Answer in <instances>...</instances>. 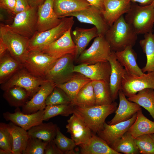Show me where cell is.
<instances>
[{"label": "cell", "mask_w": 154, "mask_h": 154, "mask_svg": "<svg viewBox=\"0 0 154 154\" xmlns=\"http://www.w3.org/2000/svg\"><path fill=\"white\" fill-rule=\"evenodd\" d=\"M53 9L60 18L67 17L71 13L80 11L90 5L86 0H53Z\"/></svg>", "instance_id": "obj_23"}, {"label": "cell", "mask_w": 154, "mask_h": 154, "mask_svg": "<svg viewBox=\"0 0 154 154\" xmlns=\"http://www.w3.org/2000/svg\"><path fill=\"white\" fill-rule=\"evenodd\" d=\"M131 0H105L104 17L109 27L124 13L129 10Z\"/></svg>", "instance_id": "obj_20"}, {"label": "cell", "mask_w": 154, "mask_h": 154, "mask_svg": "<svg viewBox=\"0 0 154 154\" xmlns=\"http://www.w3.org/2000/svg\"><path fill=\"white\" fill-rule=\"evenodd\" d=\"M48 142L37 138L29 137L22 154H44L45 149Z\"/></svg>", "instance_id": "obj_42"}, {"label": "cell", "mask_w": 154, "mask_h": 154, "mask_svg": "<svg viewBox=\"0 0 154 154\" xmlns=\"http://www.w3.org/2000/svg\"><path fill=\"white\" fill-rule=\"evenodd\" d=\"M95 99V105L111 104L113 102L109 83L104 80H92Z\"/></svg>", "instance_id": "obj_35"}, {"label": "cell", "mask_w": 154, "mask_h": 154, "mask_svg": "<svg viewBox=\"0 0 154 154\" xmlns=\"http://www.w3.org/2000/svg\"><path fill=\"white\" fill-rule=\"evenodd\" d=\"M147 88L154 89V71L137 76L133 75L125 70L121 89L126 97L129 98Z\"/></svg>", "instance_id": "obj_11"}, {"label": "cell", "mask_w": 154, "mask_h": 154, "mask_svg": "<svg viewBox=\"0 0 154 154\" xmlns=\"http://www.w3.org/2000/svg\"><path fill=\"white\" fill-rule=\"evenodd\" d=\"M70 16L75 17L81 23L94 25L97 28L98 36H105L110 27L102 12L93 6L90 5L86 9L69 14L67 17Z\"/></svg>", "instance_id": "obj_12"}, {"label": "cell", "mask_w": 154, "mask_h": 154, "mask_svg": "<svg viewBox=\"0 0 154 154\" xmlns=\"http://www.w3.org/2000/svg\"><path fill=\"white\" fill-rule=\"evenodd\" d=\"M63 154L58 147L53 139L48 142L44 150V154Z\"/></svg>", "instance_id": "obj_44"}, {"label": "cell", "mask_w": 154, "mask_h": 154, "mask_svg": "<svg viewBox=\"0 0 154 154\" xmlns=\"http://www.w3.org/2000/svg\"><path fill=\"white\" fill-rule=\"evenodd\" d=\"M16 6L13 13V14L15 15L30 7L28 4L27 0H16Z\"/></svg>", "instance_id": "obj_46"}, {"label": "cell", "mask_w": 154, "mask_h": 154, "mask_svg": "<svg viewBox=\"0 0 154 154\" xmlns=\"http://www.w3.org/2000/svg\"><path fill=\"white\" fill-rule=\"evenodd\" d=\"M92 80L83 74L75 72L72 76L67 81L58 85L57 87L63 90L71 100V104L81 89Z\"/></svg>", "instance_id": "obj_27"}, {"label": "cell", "mask_w": 154, "mask_h": 154, "mask_svg": "<svg viewBox=\"0 0 154 154\" xmlns=\"http://www.w3.org/2000/svg\"><path fill=\"white\" fill-rule=\"evenodd\" d=\"M67 122V132L70 134L76 145L86 144L89 141L93 133L75 114H73Z\"/></svg>", "instance_id": "obj_19"}, {"label": "cell", "mask_w": 154, "mask_h": 154, "mask_svg": "<svg viewBox=\"0 0 154 154\" xmlns=\"http://www.w3.org/2000/svg\"><path fill=\"white\" fill-rule=\"evenodd\" d=\"M68 17L62 18L60 23L56 27L42 32L36 31L30 39L28 51L40 50L62 36L74 23L73 17Z\"/></svg>", "instance_id": "obj_4"}, {"label": "cell", "mask_w": 154, "mask_h": 154, "mask_svg": "<svg viewBox=\"0 0 154 154\" xmlns=\"http://www.w3.org/2000/svg\"><path fill=\"white\" fill-rule=\"evenodd\" d=\"M149 135L154 141V134H151Z\"/></svg>", "instance_id": "obj_52"}, {"label": "cell", "mask_w": 154, "mask_h": 154, "mask_svg": "<svg viewBox=\"0 0 154 154\" xmlns=\"http://www.w3.org/2000/svg\"><path fill=\"white\" fill-rule=\"evenodd\" d=\"M13 140L8 124L0 123V149L12 154Z\"/></svg>", "instance_id": "obj_43"}, {"label": "cell", "mask_w": 154, "mask_h": 154, "mask_svg": "<svg viewBox=\"0 0 154 154\" xmlns=\"http://www.w3.org/2000/svg\"><path fill=\"white\" fill-rule=\"evenodd\" d=\"M72 28L57 40L39 50L57 58L67 54L75 56L76 48L71 35Z\"/></svg>", "instance_id": "obj_13"}, {"label": "cell", "mask_w": 154, "mask_h": 154, "mask_svg": "<svg viewBox=\"0 0 154 154\" xmlns=\"http://www.w3.org/2000/svg\"><path fill=\"white\" fill-rule=\"evenodd\" d=\"M139 43L147 58L146 64L142 69L143 72L154 71V34L152 32L144 34Z\"/></svg>", "instance_id": "obj_33"}, {"label": "cell", "mask_w": 154, "mask_h": 154, "mask_svg": "<svg viewBox=\"0 0 154 154\" xmlns=\"http://www.w3.org/2000/svg\"><path fill=\"white\" fill-rule=\"evenodd\" d=\"M54 141L58 149L64 154H75L74 149L76 146L74 141L65 136L58 127Z\"/></svg>", "instance_id": "obj_39"}, {"label": "cell", "mask_w": 154, "mask_h": 154, "mask_svg": "<svg viewBox=\"0 0 154 154\" xmlns=\"http://www.w3.org/2000/svg\"><path fill=\"white\" fill-rule=\"evenodd\" d=\"M16 3V0H0V8L13 13Z\"/></svg>", "instance_id": "obj_45"}, {"label": "cell", "mask_w": 154, "mask_h": 154, "mask_svg": "<svg viewBox=\"0 0 154 154\" xmlns=\"http://www.w3.org/2000/svg\"><path fill=\"white\" fill-rule=\"evenodd\" d=\"M58 58L39 50H29L23 64L32 74L44 79L46 72Z\"/></svg>", "instance_id": "obj_9"}, {"label": "cell", "mask_w": 154, "mask_h": 154, "mask_svg": "<svg viewBox=\"0 0 154 154\" xmlns=\"http://www.w3.org/2000/svg\"><path fill=\"white\" fill-rule=\"evenodd\" d=\"M117 106V104L115 101L109 105L87 107L74 106L73 114L83 122L93 133H97L103 129L106 118L115 112Z\"/></svg>", "instance_id": "obj_1"}, {"label": "cell", "mask_w": 154, "mask_h": 154, "mask_svg": "<svg viewBox=\"0 0 154 154\" xmlns=\"http://www.w3.org/2000/svg\"><path fill=\"white\" fill-rule=\"evenodd\" d=\"M71 104L81 107H87L95 105V97L92 81L81 89Z\"/></svg>", "instance_id": "obj_37"}, {"label": "cell", "mask_w": 154, "mask_h": 154, "mask_svg": "<svg viewBox=\"0 0 154 154\" xmlns=\"http://www.w3.org/2000/svg\"><path fill=\"white\" fill-rule=\"evenodd\" d=\"M137 113L126 121L110 125L105 122L103 128L97 134L110 146L128 130L135 120Z\"/></svg>", "instance_id": "obj_18"}, {"label": "cell", "mask_w": 154, "mask_h": 154, "mask_svg": "<svg viewBox=\"0 0 154 154\" xmlns=\"http://www.w3.org/2000/svg\"><path fill=\"white\" fill-rule=\"evenodd\" d=\"M0 38L7 46L11 56L23 64L28 51L30 39L14 32L3 25L0 27Z\"/></svg>", "instance_id": "obj_5"}, {"label": "cell", "mask_w": 154, "mask_h": 154, "mask_svg": "<svg viewBox=\"0 0 154 154\" xmlns=\"http://www.w3.org/2000/svg\"><path fill=\"white\" fill-rule=\"evenodd\" d=\"M71 100L61 88L55 86L47 96L46 100V106L60 104H70Z\"/></svg>", "instance_id": "obj_40"}, {"label": "cell", "mask_w": 154, "mask_h": 154, "mask_svg": "<svg viewBox=\"0 0 154 154\" xmlns=\"http://www.w3.org/2000/svg\"><path fill=\"white\" fill-rule=\"evenodd\" d=\"M115 151L125 154L139 153L135 138L127 131L121 138L116 140L110 146Z\"/></svg>", "instance_id": "obj_36"}, {"label": "cell", "mask_w": 154, "mask_h": 154, "mask_svg": "<svg viewBox=\"0 0 154 154\" xmlns=\"http://www.w3.org/2000/svg\"><path fill=\"white\" fill-rule=\"evenodd\" d=\"M38 7H30L15 15L11 25H5L11 30L30 39L37 31Z\"/></svg>", "instance_id": "obj_7"}, {"label": "cell", "mask_w": 154, "mask_h": 154, "mask_svg": "<svg viewBox=\"0 0 154 154\" xmlns=\"http://www.w3.org/2000/svg\"><path fill=\"white\" fill-rule=\"evenodd\" d=\"M58 127L52 122H42L33 127L28 131L29 137L37 138L48 142L55 138Z\"/></svg>", "instance_id": "obj_32"}, {"label": "cell", "mask_w": 154, "mask_h": 154, "mask_svg": "<svg viewBox=\"0 0 154 154\" xmlns=\"http://www.w3.org/2000/svg\"><path fill=\"white\" fill-rule=\"evenodd\" d=\"M46 0H27L29 6L32 7H38L42 4Z\"/></svg>", "instance_id": "obj_48"}, {"label": "cell", "mask_w": 154, "mask_h": 154, "mask_svg": "<svg viewBox=\"0 0 154 154\" xmlns=\"http://www.w3.org/2000/svg\"><path fill=\"white\" fill-rule=\"evenodd\" d=\"M135 140L139 153L154 154V141L149 134L138 136Z\"/></svg>", "instance_id": "obj_41"}, {"label": "cell", "mask_w": 154, "mask_h": 154, "mask_svg": "<svg viewBox=\"0 0 154 154\" xmlns=\"http://www.w3.org/2000/svg\"><path fill=\"white\" fill-rule=\"evenodd\" d=\"M0 154H12V153L10 152L3 150L0 149Z\"/></svg>", "instance_id": "obj_51"}, {"label": "cell", "mask_w": 154, "mask_h": 154, "mask_svg": "<svg viewBox=\"0 0 154 154\" xmlns=\"http://www.w3.org/2000/svg\"><path fill=\"white\" fill-rule=\"evenodd\" d=\"M37 31L41 32L58 25L62 18H59L53 9V0H46L38 7Z\"/></svg>", "instance_id": "obj_15"}, {"label": "cell", "mask_w": 154, "mask_h": 154, "mask_svg": "<svg viewBox=\"0 0 154 154\" xmlns=\"http://www.w3.org/2000/svg\"><path fill=\"white\" fill-rule=\"evenodd\" d=\"M108 61L111 67L109 85L111 97L113 101L114 102L117 99L119 91L121 89L125 70L117 60L114 52L112 51Z\"/></svg>", "instance_id": "obj_22"}, {"label": "cell", "mask_w": 154, "mask_h": 154, "mask_svg": "<svg viewBox=\"0 0 154 154\" xmlns=\"http://www.w3.org/2000/svg\"><path fill=\"white\" fill-rule=\"evenodd\" d=\"M127 99L144 108L154 119V89L146 88Z\"/></svg>", "instance_id": "obj_34"}, {"label": "cell", "mask_w": 154, "mask_h": 154, "mask_svg": "<svg viewBox=\"0 0 154 154\" xmlns=\"http://www.w3.org/2000/svg\"><path fill=\"white\" fill-rule=\"evenodd\" d=\"M13 140V154H22L29 138L28 131L10 121L8 123Z\"/></svg>", "instance_id": "obj_30"}, {"label": "cell", "mask_w": 154, "mask_h": 154, "mask_svg": "<svg viewBox=\"0 0 154 154\" xmlns=\"http://www.w3.org/2000/svg\"><path fill=\"white\" fill-rule=\"evenodd\" d=\"M44 110L30 114L23 113L19 107L16 108L13 113L6 112L3 114L7 121L12 122L27 131L31 127L43 122Z\"/></svg>", "instance_id": "obj_14"}, {"label": "cell", "mask_w": 154, "mask_h": 154, "mask_svg": "<svg viewBox=\"0 0 154 154\" xmlns=\"http://www.w3.org/2000/svg\"><path fill=\"white\" fill-rule=\"evenodd\" d=\"M132 47H128L122 51L114 52L117 60L126 71L133 75L140 76L144 73L137 64V55Z\"/></svg>", "instance_id": "obj_24"}, {"label": "cell", "mask_w": 154, "mask_h": 154, "mask_svg": "<svg viewBox=\"0 0 154 154\" xmlns=\"http://www.w3.org/2000/svg\"><path fill=\"white\" fill-rule=\"evenodd\" d=\"M127 131L134 138L143 135L154 134V121L146 117L141 109L137 112L135 120Z\"/></svg>", "instance_id": "obj_29"}, {"label": "cell", "mask_w": 154, "mask_h": 154, "mask_svg": "<svg viewBox=\"0 0 154 154\" xmlns=\"http://www.w3.org/2000/svg\"><path fill=\"white\" fill-rule=\"evenodd\" d=\"M55 86L52 82L46 80L30 100L22 107V112L30 114L44 110L46 106V99Z\"/></svg>", "instance_id": "obj_17"}, {"label": "cell", "mask_w": 154, "mask_h": 154, "mask_svg": "<svg viewBox=\"0 0 154 154\" xmlns=\"http://www.w3.org/2000/svg\"><path fill=\"white\" fill-rule=\"evenodd\" d=\"M72 39L76 48L75 60L85 49L90 42L98 36L95 27L90 29L76 27L72 32Z\"/></svg>", "instance_id": "obj_25"}, {"label": "cell", "mask_w": 154, "mask_h": 154, "mask_svg": "<svg viewBox=\"0 0 154 154\" xmlns=\"http://www.w3.org/2000/svg\"><path fill=\"white\" fill-rule=\"evenodd\" d=\"M45 81L42 78L33 75L23 67L6 82L1 84L0 88L4 91L14 86L22 87L28 92L31 99Z\"/></svg>", "instance_id": "obj_10"}, {"label": "cell", "mask_w": 154, "mask_h": 154, "mask_svg": "<svg viewBox=\"0 0 154 154\" xmlns=\"http://www.w3.org/2000/svg\"><path fill=\"white\" fill-rule=\"evenodd\" d=\"M74 106L70 104L46 106L44 109L43 121H47L58 115L67 117L73 114Z\"/></svg>", "instance_id": "obj_38"}, {"label": "cell", "mask_w": 154, "mask_h": 154, "mask_svg": "<svg viewBox=\"0 0 154 154\" xmlns=\"http://www.w3.org/2000/svg\"><path fill=\"white\" fill-rule=\"evenodd\" d=\"M137 35L121 16L110 27L105 35L112 51H122L128 47H133Z\"/></svg>", "instance_id": "obj_2"}, {"label": "cell", "mask_w": 154, "mask_h": 154, "mask_svg": "<svg viewBox=\"0 0 154 154\" xmlns=\"http://www.w3.org/2000/svg\"><path fill=\"white\" fill-rule=\"evenodd\" d=\"M124 18L137 35L152 32L154 7L151 5L141 6L136 3L131 2L130 8Z\"/></svg>", "instance_id": "obj_3"}, {"label": "cell", "mask_w": 154, "mask_h": 154, "mask_svg": "<svg viewBox=\"0 0 154 154\" xmlns=\"http://www.w3.org/2000/svg\"><path fill=\"white\" fill-rule=\"evenodd\" d=\"M7 51L8 48L7 46L0 38V58L2 57Z\"/></svg>", "instance_id": "obj_49"}, {"label": "cell", "mask_w": 154, "mask_h": 154, "mask_svg": "<svg viewBox=\"0 0 154 154\" xmlns=\"http://www.w3.org/2000/svg\"><path fill=\"white\" fill-rule=\"evenodd\" d=\"M73 71L82 74L92 80H104L109 83L111 67L108 61L90 65L80 64L74 66Z\"/></svg>", "instance_id": "obj_16"}, {"label": "cell", "mask_w": 154, "mask_h": 154, "mask_svg": "<svg viewBox=\"0 0 154 154\" xmlns=\"http://www.w3.org/2000/svg\"><path fill=\"white\" fill-rule=\"evenodd\" d=\"M75 55L67 54L59 58L46 72L44 79L56 86L69 80L74 75Z\"/></svg>", "instance_id": "obj_8"}, {"label": "cell", "mask_w": 154, "mask_h": 154, "mask_svg": "<svg viewBox=\"0 0 154 154\" xmlns=\"http://www.w3.org/2000/svg\"><path fill=\"white\" fill-rule=\"evenodd\" d=\"M23 67V64L14 59L9 52L8 53L6 52L0 58V84L6 82L16 72Z\"/></svg>", "instance_id": "obj_28"}, {"label": "cell", "mask_w": 154, "mask_h": 154, "mask_svg": "<svg viewBox=\"0 0 154 154\" xmlns=\"http://www.w3.org/2000/svg\"><path fill=\"white\" fill-rule=\"evenodd\" d=\"M153 0H131L132 2L138 3L141 6H147L152 4Z\"/></svg>", "instance_id": "obj_50"}, {"label": "cell", "mask_w": 154, "mask_h": 154, "mask_svg": "<svg viewBox=\"0 0 154 154\" xmlns=\"http://www.w3.org/2000/svg\"><path fill=\"white\" fill-rule=\"evenodd\" d=\"M112 51L105 36H98L90 47L85 49L76 59V62L90 65L108 61Z\"/></svg>", "instance_id": "obj_6"}, {"label": "cell", "mask_w": 154, "mask_h": 154, "mask_svg": "<svg viewBox=\"0 0 154 154\" xmlns=\"http://www.w3.org/2000/svg\"><path fill=\"white\" fill-rule=\"evenodd\" d=\"M3 97L10 106L16 108L23 107L30 98L29 94L26 89L17 86L4 91Z\"/></svg>", "instance_id": "obj_31"}, {"label": "cell", "mask_w": 154, "mask_h": 154, "mask_svg": "<svg viewBox=\"0 0 154 154\" xmlns=\"http://www.w3.org/2000/svg\"><path fill=\"white\" fill-rule=\"evenodd\" d=\"M81 154H121L115 151L103 139L93 133L86 143L79 145Z\"/></svg>", "instance_id": "obj_26"}, {"label": "cell", "mask_w": 154, "mask_h": 154, "mask_svg": "<svg viewBox=\"0 0 154 154\" xmlns=\"http://www.w3.org/2000/svg\"><path fill=\"white\" fill-rule=\"evenodd\" d=\"M91 5L95 7L102 12V13L104 11V2L105 0H86Z\"/></svg>", "instance_id": "obj_47"}, {"label": "cell", "mask_w": 154, "mask_h": 154, "mask_svg": "<svg viewBox=\"0 0 154 154\" xmlns=\"http://www.w3.org/2000/svg\"><path fill=\"white\" fill-rule=\"evenodd\" d=\"M151 5L154 7V0H153V2Z\"/></svg>", "instance_id": "obj_53"}, {"label": "cell", "mask_w": 154, "mask_h": 154, "mask_svg": "<svg viewBox=\"0 0 154 154\" xmlns=\"http://www.w3.org/2000/svg\"><path fill=\"white\" fill-rule=\"evenodd\" d=\"M118 96L119 99L118 107L115 112L114 117L108 122L110 125L127 120L141 109L138 104L127 99L121 89L119 91Z\"/></svg>", "instance_id": "obj_21"}]
</instances>
